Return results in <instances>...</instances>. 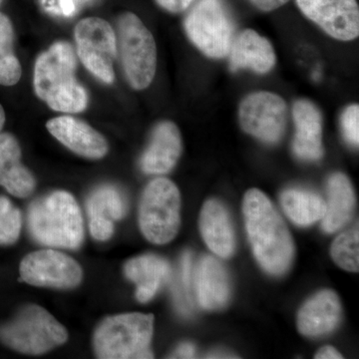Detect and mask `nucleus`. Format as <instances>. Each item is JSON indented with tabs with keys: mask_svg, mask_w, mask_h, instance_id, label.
Listing matches in <instances>:
<instances>
[{
	"mask_svg": "<svg viewBox=\"0 0 359 359\" xmlns=\"http://www.w3.org/2000/svg\"><path fill=\"white\" fill-rule=\"evenodd\" d=\"M245 229L257 263L273 276L290 269L294 247L287 224L262 191L250 189L244 204Z\"/></svg>",
	"mask_w": 359,
	"mask_h": 359,
	"instance_id": "f257e3e1",
	"label": "nucleus"
},
{
	"mask_svg": "<svg viewBox=\"0 0 359 359\" xmlns=\"http://www.w3.org/2000/svg\"><path fill=\"white\" fill-rule=\"evenodd\" d=\"M76 56L70 44L59 41L37 58L33 86L52 110L79 113L88 105V94L75 77Z\"/></svg>",
	"mask_w": 359,
	"mask_h": 359,
	"instance_id": "f03ea898",
	"label": "nucleus"
},
{
	"mask_svg": "<svg viewBox=\"0 0 359 359\" xmlns=\"http://www.w3.org/2000/svg\"><path fill=\"white\" fill-rule=\"evenodd\" d=\"M27 223L32 237L46 247L77 250L83 242V219L79 205L65 191L33 202L28 210Z\"/></svg>",
	"mask_w": 359,
	"mask_h": 359,
	"instance_id": "7ed1b4c3",
	"label": "nucleus"
},
{
	"mask_svg": "<svg viewBox=\"0 0 359 359\" xmlns=\"http://www.w3.org/2000/svg\"><path fill=\"white\" fill-rule=\"evenodd\" d=\"M153 330V314L133 313L108 316L94 334L97 358H153L150 351Z\"/></svg>",
	"mask_w": 359,
	"mask_h": 359,
	"instance_id": "20e7f679",
	"label": "nucleus"
},
{
	"mask_svg": "<svg viewBox=\"0 0 359 359\" xmlns=\"http://www.w3.org/2000/svg\"><path fill=\"white\" fill-rule=\"evenodd\" d=\"M67 339L65 328L36 304L25 306L13 320L0 325V341L21 353L43 354Z\"/></svg>",
	"mask_w": 359,
	"mask_h": 359,
	"instance_id": "39448f33",
	"label": "nucleus"
},
{
	"mask_svg": "<svg viewBox=\"0 0 359 359\" xmlns=\"http://www.w3.org/2000/svg\"><path fill=\"white\" fill-rule=\"evenodd\" d=\"M191 6L184 23L189 39L208 57H226L235 39V22L226 2L197 0Z\"/></svg>",
	"mask_w": 359,
	"mask_h": 359,
	"instance_id": "423d86ee",
	"label": "nucleus"
},
{
	"mask_svg": "<svg viewBox=\"0 0 359 359\" xmlns=\"http://www.w3.org/2000/svg\"><path fill=\"white\" fill-rule=\"evenodd\" d=\"M181 196L173 182L165 178L153 180L142 195L139 224L149 242L164 245L171 242L180 228Z\"/></svg>",
	"mask_w": 359,
	"mask_h": 359,
	"instance_id": "0eeeda50",
	"label": "nucleus"
},
{
	"mask_svg": "<svg viewBox=\"0 0 359 359\" xmlns=\"http://www.w3.org/2000/svg\"><path fill=\"white\" fill-rule=\"evenodd\" d=\"M118 39L130 85L136 90L147 88L157 68V47L152 33L136 14L126 13L118 20Z\"/></svg>",
	"mask_w": 359,
	"mask_h": 359,
	"instance_id": "6e6552de",
	"label": "nucleus"
},
{
	"mask_svg": "<svg viewBox=\"0 0 359 359\" xmlns=\"http://www.w3.org/2000/svg\"><path fill=\"white\" fill-rule=\"evenodd\" d=\"M77 54L86 69L106 84L114 80L117 39L109 22L88 18L77 23L74 30Z\"/></svg>",
	"mask_w": 359,
	"mask_h": 359,
	"instance_id": "1a4fd4ad",
	"label": "nucleus"
},
{
	"mask_svg": "<svg viewBox=\"0 0 359 359\" xmlns=\"http://www.w3.org/2000/svg\"><path fill=\"white\" fill-rule=\"evenodd\" d=\"M287 115V104L282 97L266 91L250 94L238 109L240 124L245 133L271 144L282 139Z\"/></svg>",
	"mask_w": 359,
	"mask_h": 359,
	"instance_id": "9d476101",
	"label": "nucleus"
},
{
	"mask_svg": "<svg viewBox=\"0 0 359 359\" xmlns=\"http://www.w3.org/2000/svg\"><path fill=\"white\" fill-rule=\"evenodd\" d=\"M20 273L22 280L29 285L63 290L77 287L83 276L75 259L54 250L27 255L21 262Z\"/></svg>",
	"mask_w": 359,
	"mask_h": 359,
	"instance_id": "9b49d317",
	"label": "nucleus"
},
{
	"mask_svg": "<svg viewBox=\"0 0 359 359\" xmlns=\"http://www.w3.org/2000/svg\"><path fill=\"white\" fill-rule=\"evenodd\" d=\"M309 20L330 36L351 41L359 35V7L356 0H297Z\"/></svg>",
	"mask_w": 359,
	"mask_h": 359,
	"instance_id": "f8f14e48",
	"label": "nucleus"
},
{
	"mask_svg": "<svg viewBox=\"0 0 359 359\" xmlns=\"http://www.w3.org/2000/svg\"><path fill=\"white\" fill-rule=\"evenodd\" d=\"M47 130L65 147L88 159H101L108 152L105 138L90 125L72 116L49 120Z\"/></svg>",
	"mask_w": 359,
	"mask_h": 359,
	"instance_id": "ddd939ff",
	"label": "nucleus"
},
{
	"mask_svg": "<svg viewBox=\"0 0 359 359\" xmlns=\"http://www.w3.org/2000/svg\"><path fill=\"white\" fill-rule=\"evenodd\" d=\"M193 285L200 306L208 311L224 308L230 299V276L214 257H201L193 271Z\"/></svg>",
	"mask_w": 359,
	"mask_h": 359,
	"instance_id": "4468645a",
	"label": "nucleus"
},
{
	"mask_svg": "<svg viewBox=\"0 0 359 359\" xmlns=\"http://www.w3.org/2000/svg\"><path fill=\"white\" fill-rule=\"evenodd\" d=\"M295 135L292 148L302 160H320L323 155V116L313 102L297 100L292 108Z\"/></svg>",
	"mask_w": 359,
	"mask_h": 359,
	"instance_id": "2eb2a0df",
	"label": "nucleus"
},
{
	"mask_svg": "<svg viewBox=\"0 0 359 359\" xmlns=\"http://www.w3.org/2000/svg\"><path fill=\"white\" fill-rule=\"evenodd\" d=\"M229 56L231 71L250 69L259 74L269 72L276 61L271 42L252 29H245L235 36Z\"/></svg>",
	"mask_w": 359,
	"mask_h": 359,
	"instance_id": "dca6fc26",
	"label": "nucleus"
},
{
	"mask_svg": "<svg viewBox=\"0 0 359 359\" xmlns=\"http://www.w3.org/2000/svg\"><path fill=\"white\" fill-rule=\"evenodd\" d=\"M341 306L332 290H321L309 299L297 316V328L309 337L330 334L339 323Z\"/></svg>",
	"mask_w": 359,
	"mask_h": 359,
	"instance_id": "f3484780",
	"label": "nucleus"
},
{
	"mask_svg": "<svg viewBox=\"0 0 359 359\" xmlns=\"http://www.w3.org/2000/svg\"><path fill=\"white\" fill-rule=\"evenodd\" d=\"M182 153V138L173 122H161L153 131L150 145L141 159V167L150 175L166 174L178 162Z\"/></svg>",
	"mask_w": 359,
	"mask_h": 359,
	"instance_id": "a211bd4d",
	"label": "nucleus"
},
{
	"mask_svg": "<svg viewBox=\"0 0 359 359\" xmlns=\"http://www.w3.org/2000/svg\"><path fill=\"white\" fill-rule=\"evenodd\" d=\"M200 231L208 248L214 254L228 259L235 252V231L230 215L221 202L209 200L200 215Z\"/></svg>",
	"mask_w": 359,
	"mask_h": 359,
	"instance_id": "6ab92c4d",
	"label": "nucleus"
},
{
	"mask_svg": "<svg viewBox=\"0 0 359 359\" xmlns=\"http://www.w3.org/2000/svg\"><path fill=\"white\" fill-rule=\"evenodd\" d=\"M0 186L18 198L32 195L35 180L21 163L20 144L13 135L0 133Z\"/></svg>",
	"mask_w": 359,
	"mask_h": 359,
	"instance_id": "aec40b11",
	"label": "nucleus"
},
{
	"mask_svg": "<svg viewBox=\"0 0 359 359\" xmlns=\"http://www.w3.org/2000/svg\"><path fill=\"white\" fill-rule=\"evenodd\" d=\"M125 275L136 283V297L147 302L157 294L161 285L171 278V266L166 259L155 255H144L127 262Z\"/></svg>",
	"mask_w": 359,
	"mask_h": 359,
	"instance_id": "412c9836",
	"label": "nucleus"
},
{
	"mask_svg": "<svg viewBox=\"0 0 359 359\" xmlns=\"http://www.w3.org/2000/svg\"><path fill=\"white\" fill-rule=\"evenodd\" d=\"M327 210L323 219L325 233L339 231L353 218L355 196L353 185L346 175L334 173L327 180Z\"/></svg>",
	"mask_w": 359,
	"mask_h": 359,
	"instance_id": "4be33fe9",
	"label": "nucleus"
},
{
	"mask_svg": "<svg viewBox=\"0 0 359 359\" xmlns=\"http://www.w3.org/2000/svg\"><path fill=\"white\" fill-rule=\"evenodd\" d=\"M280 204L287 217L297 226H306L323 218L327 204L316 194L290 189L280 196Z\"/></svg>",
	"mask_w": 359,
	"mask_h": 359,
	"instance_id": "5701e85b",
	"label": "nucleus"
},
{
	"mask_svg": "<svg viewBox=\"0 0 359 359\" xmlns=\"http://www.w3.org/2000/svg\"><path fill=\"white\" fill-rule=\"evenodd\" d=\"M128 204L124 196L112 186H103L91 194L87 201L89 219L112 222L124 218Z\"/></svg>",
	"mask_w": 359,
	"mask_h": 359,
	"instance_id": "b1692460",
	"label": "nucleus"
},
{
	"mask_svg": "<svg viewBox=\"0 0 359 359\" xmlns=\"http://www.w3.org/2000/svg\"><path fill=\"white\" fill-rule=\"evenodd\" d=\"M22 68L14 53V29L8 16L0 13V85L13 86L20 82Z\"/></svg>",
	"mask_w": 359,
	"mask_h": 359,
	"instance_id": "393cba45",
	"label": "nucleus"
},
{
	"mask_svg": "<svg viewBox=\"0 0 359 359\" xmlns=\"http://www.w3.org/2000/svg\"><path fill=\"white\" fill-rule=\"evenodd\" d=\"M332 259L340 268L351 273L359 271L358 224L351 230L344 231L335 238L332 245Z\"/></svg>",
	"mask_w": 359,
	"mask_h": 359,
	"instance_id": "a878e982",
	"label": "nucleus"
},
{
	"mask_svg": "<svg viewBox=\"0 0 359 359\" xmlns=\"http://www.w3.org/2000/svg\"><path fill=\"white\" fill-rule=\"evenodd\" d=\"M193 271L192 254L186 252L182 257L181 269H179L173 282V295L175 304L179 313H191L193 309L192 295Z\"/></svg>",
	"mask_w": 359,
	"mask_h": 359,
	"instance_id": "bb28decb",
	"label": "nucleus"
},
{
	"mask_svg": "<svg viewBox=\"0 0 359 359\" xmlns=\"http://www.w3.org/2000/svg\"><path fill=\"white\" fill-rule=\"evenodd\" d=\"M22 219L20 210L4 196H0V245H13L20 235Z\"/></svg>",
	"mask_w": 359,
	"mask_h": 359,
	"instance_id": "cd10ccee",
	"label": "nucleus"
},
{
	"mask_svg": "<svg viewBox=\"0 0 359 359\" xmlns=\"http://www.w3.org/2000/svg\"><path fill=\"white\" fill-rule=\"evenodd\" d=\"M341 128L344 138L349 144H359V106L353 104L344 111L341 115Z\"/></svg>",
	"mask_w": 359,
	"mask_h": 359,
	"instance_id": "c85d7f7f",
	"label": "nucleus"
},
{
	"mask_svg": "<svg viewBox=\"0 0 359 359\" xmlns=\"http://www.w3.org/2000/svg\"><path fill=\"white\" fill-rule=\"evenodd\" d=\"M158 6L171 13H180L190 8L195 0H155Z\"/></svg>",
	"mask_w": 359,
	"mask_h": 359,
	"instance_id": "c756f323",
	"label": "nucleus"
},
{
	"mask_svg": "<svg viewBox=\"0 0 359 359\" xmlns=\"http://www.w3.org/2000/svg\"><path fill=\"white\" fill-rule=\"evenodd\" d=\"M248 1L259 11L269 13L285 6L290 0H248Z\"/></svg>",
	"mask_w": 359,
	"mask_h": 359,
	"instance_id": "7c9ffc66",
	"label": "nucleus"
},
{
	"mask_svg": "<svg viewBox=\"0 0 359 359\" xmlns=\"http://www.w3.org/2000/svg\"><path fill=\"white\" fill-rule=\"evenodd\" d=\"M197 355L196 347L190 342H184L180 344L178 348L172 354V358H195Z\"/></svg>",
	"mask_w": 359,
	"mask_h": 359,
	"instance_id": "2f4dec72",
	"label": "nucleus"
},
{
	"mask_svg": "<svg viewBox=\"0 0 359 359\" xmlns=\"http://www.w3.org/2000/svg\"><path fill=\"white\" fill-rule=\"evenodd\" d=\"M316 359H341V354L332 346H325L318 351L314 356Z\"/></svg>",
	"mask_w": 359,
	"mask_h": 359,
	"instance_id": "473e14b6",
	"label": "nucleus"
},
{
	"mask_svg": "<svg viewBox=\"0 0 359 359\" xmlns=\"http://www.w3.org/2000/svg\"><path fill=\"white\" fill-rule=\"evenodd\" d=\"M208 358H235L236 356L229 353H224V351H214L208 354Z\"/></svg>",
	"mask_w": 359,
	"mask_h": 359,
	"instance_id": "72a5a7b5",
	"label": "nucleus"
},
{
	"mask_svg": "<svg viewBox=\"0 0 359 359\" xmlns=\"http://www.w3.org/2000/svg\"><path fill=\"white\" fill-rule=\"evenodd\" d=\"M4 123H6V112H4V107L0 104V132L4 128Z\"/></svg>",
	"mask_w": 359,
	"mask_h": 359,
	"instance_id": "f704fd0d",
	"label": "nucleus"
},
{
	"mask_svg": "<svg viewBox=\"0 0 359 359\" xmlns=\"http://www.w3.org/2000/svg\"><path fill=\"white\" fill-rule=\"evenodd\" d=\"M90 0H75V2H76L78 7L81 6L82 4H85V2H88Z\"/></svg>",
	"mask_w": 359,
	"mask_h": 359,
	"instance_id": "c9c22d12",
	"label": "nucleus"
},
{
	"mask_svg": "<svg viewBox=\"0 0 359 359\" xmlns=\"http://www.w3.org/2000/svg\"><path fill=\"white\" fill-rule=\"evenodd\" d=\"M1 1H2V0H0V2H1Z\"/></svg>",
	"mask_w": 359,
	"mask_h": 359,
	"instance_id": "e433bc0d",
	"label": "nucleus"
}]
</instances>
